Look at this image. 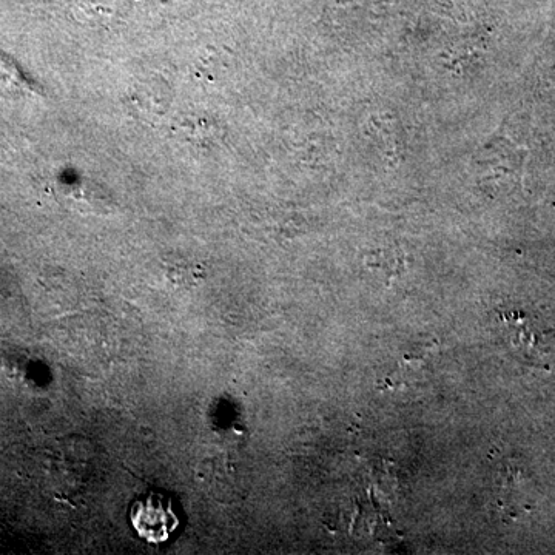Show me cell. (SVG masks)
Segmentation results:
<instances>
[{
    "mask_svg": "<svg viewBox=\"0 0 555 555\" xmlns=\"http://www.w3.org/2000/svg\"><path fill=\"white\" fill-rule=\"evenodd\" d=\"M130 520L139 537L155 545L167 542L179 526L172 502L156 492L133 503Z\"/></svg>",
    "mask_w": 555,
    "mask_h": 555,
    "instance_id": "1",
    "label": "cell"
},
{
    "mask_svg": "<svg viewBox=\"0 0 555 555\" xmlns=\"http://www.w3.org/2000/svg\"><path fill=\"white\" fill-rule=\"evenodd\" d=\"M0 87H22L21 74L14 65L8 64L7 59L2 58V56H0Z\"/></svg>",
    "mask_w": 555,
    "mask_h": 555,
    "instance_id": "2",
    "label": "cell"
}]
</instances>
